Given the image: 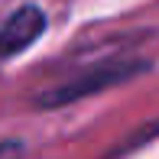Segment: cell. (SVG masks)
I'll list each match as a JSON object with an SVG mask.
<instances>
[{"label":"cell","mask_w":159,"mask_h":159,"mask_svg":"<svg viewBox=\"0 0 159 159\" xmlns=\"http://www.w3.org/2000/svg\"><path fill=\"white\" fill-rule=\"evenodd\" d=\"M20 153H23V143H16V140L0 143V159H20Z\"/></svg>","instance_id":"3"},{"label":"cell","mask_w":159,"mask_h":159,"mask_svg":"<svg viewBox=\"0 0 159 159\" xmlns=\"http://www.w3.org/2000/svg\"><path fill=\"white\" fill-rule=\"evenodd\" d=\"M46 30V13L36 3H23L0 23V59H13L30 49Z\"/></svg>","instance_id":"2"},{"label":"cell","mask_w":159,"mask_h":159,"mask_svg":"<svg viewBox=\"0 0 159 159\" xmlns=\"http://www.w3.org/2000/svg\"><path fill=\"white\" fill-rule=\"evenodd\" d=\"M143 71H149V62L111 59V62H101V65H94V68L75 75L71 81H62L59 88L46 91V94H39V98H36V104H39L42 111H49V107H68V104H75V101H81V98L98 94V91L117 88V84L130 81V78L143 75Z\"/></svg>","instance_id":"1"}]
</instances>
